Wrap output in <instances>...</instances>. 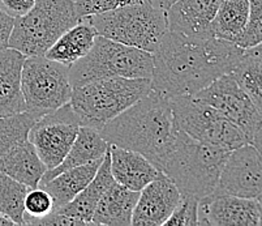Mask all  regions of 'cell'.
Returning a JSON list of instances; mask_svg holds the SVG:
<instances>
[{"instance_id": "f546056e", "label": "cell", "mask_w": 262, "mask_h": 226, "mask_svg": "<svg viewBox=\"0 0 262 226\" xmlns=\"http://www.w3.org/2000/svg\"><path fill=\"white\" fill-rule=\"evenodd\" d=\"M199 200L192 197H180L164 225L167 226H196L199 225Z\"/></svg>"}, {"instance_id": "ffe728a7", "label": "cell", "mask_w": 262, "mask_h": 226, "mask_svg": "<svg viewBox=\"0 0 262 226\" xmlns=\"http://www.w3.org/2000/svg\"><path fill=\"white\" fill-rule=\"evenodd\" d=\"M0 171L30 189H35L39 186L47 168L38 156L34 145L26 139L12 147L0 158Z\"/></svg>"}, {"instance_id": "6da1fadb", "label": "cell", "mask_w": 262, "mask_h": 226, "mask_svg": "<svg viewBox=\"0 0 262 226\" xmlns=\"http://www.w3.org/2000/svg\"><path fill=\"white\" fill-rule=\"evenodd\" d=\"M244 49L214 34L168 30L153 51L151 89L167 97L193 96L219 76L231 73Z\"/></svg>"}, {"instance_id": "836d02e7", "label": "cell", "mask_w": 262, "mask_h": 226, "mask_svg": "<svg viewBox=\"0 0 262 226\" xmlns=\"http://www.w3.org/2000/svg\"><path fill=\"white\" fill-rule=\"evenodd\" d=\"M251 144L253 145L254 148L257 149V152L259 153V156L262 157V126L258 131H257L256 134H254L253 139H252Z\"/></svg>"}, {"instance_id": "9a60e30c", "label": "cell", "mask_w": 262, "mask_h": 226, "mask_svg": "<svg viewBox=\"0 0 262 226\" xmlns=\"http://www.w3.org/2000/svg\"><path fill=\"white\" fill-rule=\"evenodd\" d=\"M221 3L222 0H176L166 11L168 30L187 35L210 34Z\"/></svg>"}, {"instance_id": "83f0119b", "label": "cell", "mask_w": 262, "mask_h": 226, "mask_svg": "<svg viewBox=\"0 0 262 226\" xmlns=\"http://www.w3.org/2000/svg\"><path fill=\"white\" fill-rule=\"evenodd\" d=\"M262 44V0H249V15L247 25L236 45L248 50Z\"/></svg>"}, {"instance_id": "3957f363", "label": "cell", "mask_w": 262, "mask_h": 226, "mask_svg": "<svg viewBox=\"0 0 262 226\" xmlns=\"http://www.w3.org/2000/svg\"><path fill=\"white\" fill-rule=\"evenodd\" d=\"M230 153L228 149L199 141L179 131L157 169L175 183L183 197L201 201L215 191Z\"/></svg>"}, {"instance_id": "2e32d148", "label": "cell", "mask_w": 262, "mask_h": 226, "mask_svg": "<svg viewBox=\"0 0 262 226\" xmlns=\"http://www.w3.org/2000/svg\"><path fill=\"white\" fill-rule=\"evenodd\" d=\"M111 173L116 183L140 192L158 174V169L146 157L135 151L108 144Z\"/></svg>"}, {"instance_id": "1f68e13d", "label": "cell", "mask_w": 262, "mask_h": 226, "mask_svg": "<svg viewBox=\"0 0 262 226\" xmlns=\"http://www.w3.org/2000/svg\"><path fill=\"white\" fill-rule=\"evenodd\" d=\"M37 0H0V9L13 18L25 15L33 8Z\"/></svg>"}, {"instance_id": "9c48e42d", "label": "cell", "mask_w": 262, "mask_h": 226, "mask_svg": "<svg viewBox=\"0 0 262 226\" xmlns=\"http://www.w3.org/2000/svg\"><path fill=\"white\" fill-rule=\"evenodd\" d=\"M170 104L176 128L192 139L218 145L228 151L249 142L235 123L194 96L170 97Z\"/></svg>"}, {"instance_id": "8992f818", "label": "cell", "mask_w": 262, "mask_h": 226, "mask_svg": "<svg viewBox=\"0 0 262 226\" xmlns=\"http://www.w3.org/2000/svg\"><path fill=\"white\" fill-rule=\"evenodd\" d=\"M97 35L153 54L168 32L166 11L149 0L86 16Z\"/></svg>"}, {"instance_id": "5b68a950", "label": "cell", "mask_w": 262, "mask_h": 226, "mask_svg": "<svg viewBox=\"0 0 262 226\" xmlns=\"http://www.w3.org/2000/svg\"><path fill=\"white\" fill-rule=\"evenodd\" d=\"M153 54L97 35L86 55L70 67L73 88L101 78H150L153 76Z\"/></svg>"}, {"instance_id": "cb8c5ba5", "label": "cell", "mask_w": 262, "mask_h": 226, "mask_svg": "<svg viewBox=\"0 0 262 226\" xmlns=\"http://www.w3.org/2000/svg\"><path fill=\"white\" fill-rule=\"evenodd\" d=\"M249 0H222L210 30L215 37L236 44L247 25Z\"/></svg>"}, {"instance_id": "603a6c76", "label": "cell", "mask_w": 262, "mask_h": 226, "mask_svg": "<svg viewBox=\"0 0 262 226\" xmlns=\"http://www.w3.org/2000/svg\"><path fill=\"white\" fill-rule=\"evenodd\" d=\"M102 159L103 158L63 171L51 178L45 184L39 186L51 195L54 209H58L70 203L92 182L98 171Z\"/></svg>"}, {"instance_id": "44dd1931", "label": "cell", "mask_w": 262, "mask_h": 226, "mask_svg": "<svg viewBox=\"0 0 262 226\" xmlns=\"http://www.w3.org/2000/svg\"><path fill=\"white\" fill-rule=\"evenodd\" d=\"M140 192L128 190L119 183H114L102 195L93 213V225L129 226Z\"/></svg>"}, {"instance_id": "7a4b0ae2", "label": "cell", "mask_w": 262, "mask_h": 226, "mask_svg": "<svg viewBox=\"0 0 262 226\" xmlns=\"http://www.w3.org/2000/svg\"><path fill=\"white\" fill-rule=\"evenodd\" d=\"M108 144L135 151L158 166L179 134L170 97L150 89L101 131Z\"/></svg>"}, {"instance_id": "d6986e66", "label": "cell", "mask_w": 262, "mask_h": 226, "mask_svg": "<svg viewBox=\"0 0 262 226\" xmlns=\"http://www.w3.org/2000/svg\"><path fill=\"white\" fill-rule=\"evenodd\" d=\"M107 151H108V142L103 139L98 130L80 126L78 134L73 141L72 147H71L70 152L67 153L63 161L56 168L50 169L45 173L42 179H40L39 186L45 184L51 178L60 174L63 171L103 158Z\"/></svg>"}, {"instance_id": "4dcf8cb0", "label": "cell", "mask_w": 262, "mask_h": 226, "mask_svg": "<svg viewBox=\"0 0 262 226\" xmlns=\"http://www.w3.org/2000/svg\"><path fill=\"white\" fill-rule=\"evenodd\" d=\"M73 2H75L77 16L82 18L129 4L141 3L144 0H73Z\"/></svg>"}, {"instance_id": "30bf717a", "label": "cell", "mask_w": 262, "mask_h": 226, "mask_svg": "<svg viewBox=\"0 0 262 226\" xmlns=\"http://www.w3.org/2000/svg\"><path fill=\"white\" fill-rule=\"evenodd\" d=\"M193 96L237 126L249 142L262 126V114L231 73L219 76Z\"/></svg>"}, {"instance_id": "d590c367", "label": "cell", "mask_w": 262, "mask_h": 226, "mask_svg": "<svg viewBox=\"0 0 262 226\" xmlns=\"http://www.w3.org/2000/svg\"><path fill=\"white\" fill-rule=\"evenodd\" d=\"M9 225H16L13 221L9 217L4 216L3 213H0V226H9Z\"/></svg>"}, {"instance_id": "484cf974", "label": "cell", "mask_w": 262, "mask_h": 226, "mask_svg": "<svg viewBox=\"0 0 262 226\" xmlns=\"http://www.w3.org/2000/svg\"><path fill=\"white\" fill-rule=\"evenodd\" d=\"M30 187L17 182L0 171V213L11 218L16 225H25V196Z\"/></svg>"}, {"instance_id": "8fae6325", "label": "cell", "mask_w": 262, "mask_h": 226, "mask_svg": "<svg viewBox=\"0 0 262 226\" xmlns=\"http://www.w3.org/2000/svg\"><path fill=\"white\" fill-rule=\"evenodd\" d=\"M80 130V122L71 104L42 115L30 128L28 139L34 145L47 170L59 165L70 152Z\"/></svg>"}, {"instance_id": "4316f807", "label": "cell", "mask_w": 262, "mask_h": 226, "mask_svg": "<svg viewBox=\"0 0 262 226\" xmlns=\"http://www.w3.org/2000/svg\"><path fill=\"white\" fill-rule=\"evenodd\" d=\"M38 119L29 111L0 118V158L16 144L28 139L30 128Z\"/></svg>"}, {"instance_id": "d6a6232c", "label": "cell", "mask_w": 262, "mask_h": 226, "mask_svg": "<svg viewBox=\"0 0 262 226\" xmlns=\"http://www.w3.org/2000/svg\"><path fill=\"white\" fill-rule=\"evenodd\" d=\"M13 23H15V18L6 13L3 9H0V52L8 49V42L12 29H13Z\"/></svg>"}, {"instance_id": "4fadbf2b", "label": "cell", "mask_w": 262, "mask_h": 226, "mask_svg": "<svg viewBox=\"0 0 262 226\" xmlns=\"http://www.w3.org/2000/svg\"><path fill=\"white\" fill-rule=\"evenodd\" d=\"M199 225L258 226V201L232 195L213 194L199 203Z\"/></svg>"}, {"instance_id": "277c9868", "label": "cell", "mask_w": 262, "mask_h": 226, "mask_svg": "<svg viewBox=\"0 0 262 226\" xmlns=\"http://www.w3.org/2000/svg\"><path fill=\"white\" fill-rule=\"evenodd\" d=\"M150 78H101L73 88L71 106L80 126L101 131L114 118L146 96Z\"/></svg>"}, {"instance_id": "f1b7e54d", "label": "cell", "mask_w": 262, "mask_h": 226, "mask_svg": "<svg viewBox=\"0 0 262 226\" xmlns=\"http://www.w3.org/2000/svg\"><path fill=\"white\" fill-rule=\"evenodd\" d=\"M25 213L24 218H40L49 215L54 209L52 197L49 192L42 187L30 189L25 196Z\"/></svg>"}, {"instance_id": "ac0fdd59", "label": "cell", "mask_w": 262, "mask_h": 226, "mask_svg": "<svg viewBox=\"0 0 262 226\" xmlns=\"http://www.w3.org/2000/svg\"><path fill=\"white\" fill-rule=\"evenodd\" d=\"M114 183H115V179L111 173L110 151H107L92 182L75 199H72L66 206L58 208V211L66 215L67 217L75 220L77 225H92L90 222H92L93 213L98 206L102 195Z\"/></svg>"}, {"instance_id": "e575fe53", "label": "cell", "mask_w": 262, "mask_h": 226, "mask_svg": "<svg viewBox=\"0 0 262 226\" xmlns=\"http://www.w3.org/2000/svg\"><path fill=\"white\" fill-rule=\"evenodd\" d=\"M149 2L153 4V6L163 9V11H167V9L170 8L173 3H175L176 0H149Z\"/></svg>"}, {"instance_id": "8d00e7d4", "label": "cell", "mask_w": 262, "mask_h": 226, "mask_svg": "<svg viewBox=\"0 0 262 226\" xmlns=\"http://www.w3.org/2000/svg\"><path fill=\"white\" fill-rule=\"evenodd\" d=\"M257 201H258V207H259V225L262 226V197H259Z\"/></svg>"}, {"instance_id": "ba28073f", "label": "cell", "mask_w": 262, "mask_h": 226, "mask_svg": "<svg viewBox=\"0 0 262 226\" xmlns=\"http://www.w3.org/2000/svg\"><path fill=\"white\" fill-rule=\"evenodd\" d=\"M21 90L26 111L38 118L58 110L72 98L70 67L45 55L28 56L21 71Z\"/></svg>"}, {"instance_id": "5bb4252c", "label": "cell", "mask_w": 262, "mask_h": 226, "mask_svg": "<svg viewBox=\"0 0 262 226\" xmlns=\"http://www.w3.org/2000/svg\"><path fill=\"white\" fill-rule=\"evenodd\" d=\"M180 192L167 175L157 177L140 191L132 216V225L161 226L171 216L180 200Z\"/></svg>"}, {"instance_id": "7402d4cb", "label": "cell", "mask_w": 262, "mask_h": 226, "mask_svg": "<svg viewBox=\"0 0 262 226\" xmlns=\"http://www.w3.org/2000/svg\"><path fill=\"white\" fill-rule=\"evenodd\" d=\"M97 37L89 18L82 17L76 25L64 32L46 51L45 56L71 67L92 49Z\"/></svg>"}, {"instance_id": "74e56055", "label": "cell", "mask_w": 262, "mask_h": 226, "mask_svg": "<svg viewBox=\"0 0 262 226\" xmlns=\"http://www.w3.org/2000/svg\"><path fill=\"white\" fill-rule=\"evenodd\" d=\"M254 49H256L257 51H259V52H261V54H262V44L258 45V46H256V47H254Z\"/></svg>"}, {"instance_id": "e0dca14e", "label": "cell", "mask_w": 262, "mask_h": 226, "mask_svg": "<svg viewBox=\"0 0 262 226\" xmlns=\"http://www.w3.org/2000/svg\"><path fill=\"white\" fill-rule=\"evenodd\" d=\"M25 58L11 47L0 52V118L26 111L21 90V71Z\"/></svg>"}, {"instance_id": "d4e9b609", "label": "cell", "mask_w": 262, "mask_h": 226, "mask_svg": "<svg viewBox=\"0 0 262 226\" xmlns=\"http://www.w3.org/2000/svg\"><path fill=\"white\" fill-rule=\"evenodd\" d=\"M237 84L247 93L262 114V54L254 47L244 50L242 58L231 71Z\"/></svg>"}, {"instance_id": "7c38bea8", "label": "cell", "mask_w": 262, "mask_h": 226, "mask_svg": "<svg viewBox=\"0 0 262 226\" xmlns=\"http://www.w3.org/2000/svg\"><path fill=\"white\" fill-rule=\"evenodd\" d=\"M214 194L258 200L262 197V157L252 144L231 151Z\"/></svg>"}, {"instance_id": "52a82bcc", "label": "cell", "mask_w": 262, "mask_h": 226, "mask_svg": "<svg viewBox=\"0 0 262 226\" xmlns=\"http://www.w3.org/2000/svg\"><path fill=\"white\" fill-rule=\"evenodd\" d=\"M81 18L73 0H37L25 15L15 18L8 47L23 55H45L64 32Z\"/></svg>"}]
</instances>
